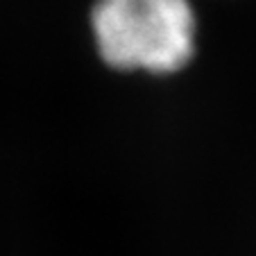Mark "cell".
I'll return each instance as SVG.
<instances>
[{"label":"cell","mask_w":256,"mask_h":256,"mask_svg":"<svg viewBox=\"0 0 256 256\" xmlns=\"http://www.w3.org/2000/svg\"><path fill=\"white\" fill-rule=\"evenodd\" d=\"M91 23L102 59L116 68L172 72L195 48L188 0H98Z\"/></svg>","instance_id":"obj_1"}]
</instances>
